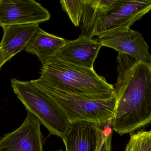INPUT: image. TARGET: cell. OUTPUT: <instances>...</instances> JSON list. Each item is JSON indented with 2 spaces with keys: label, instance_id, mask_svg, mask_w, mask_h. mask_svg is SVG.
I'll return each instance as SVG.
<instances>
[{
  "label": "cell",
  "instance_id": "cell-2",
  "mask_svg": "<svg viewBox=\"0 0 151 151\" xmlns=\"http://www.w3.org/2000/svg\"><path fill=\"white\" fill-rule=\"evenodd\" d=\"M41 76L52 85L70 93L99 99L114 97V87L94 69L76 66L53 56L42 63Z\"/></svg>",
  "mask_w": 151,
  "mask_h": 151
},
{
  "label": "cell",
  "instance_id": "cell-17",
  "mask_svg": "<svg viewBox=\"0 0 151 151\" xmlns=\"http://www.w3.org/2000/svg\"><path fill=\"white\" fill-rule=\"evenodd\" d=\"M99 141H100V138L99 139V143H98V147H97V151H98V149H99Z\"/></svg>",
  "mask_w": 151,
  "mask_h": 151
},
{
  "label": "cell",
  "instance_id": "cell-5",
  "mask_svg": "<svg viewBox=\"0 0 151 151\" xmlns=\"http://www.w3.org/2000/svg\"><path fill=\"white\" fill-rule=\"evenodd\" d=\"M151 9V0H114L97 16L88 37L101 40L129 29Z\"/></svg>",
  "mask_w": 151,
  "mask_h": 151
},
{
  "label": "cell",
  "instance_id": "cell-6",
  "mask_svg": "<svg viewBox=\"0 0 151 151\" xmlns=\"http://www.w3.org/2000/svg\"><path fill=\"white\" fill-rule=\"evenodd\" d=\"M51 14L33 0H0V26L39 24L47 22Z\"/></svg>",
  "mask_w": 151,
  "mask_h": 151
},
{
  "label": "cell",
  "instance_id": "cell-4",
  "mask_svg": "<svg viewBox=\"0 0 151 151\" xmlns=\"http://www.w3.org/2000/svg\"><path fill=\"white\" fill-rule=\"evenodd\" d=\"M11 83L14 92L27 111L34 114L50 134L62 139L68 132L70 123L56 103L32 80L21 81L12 78Z\"/></svg>",
  "mask_w": 151,
  "mask_h": 151
},
{
  "label": "cell",
  "instance_id": "cell-1",
  "mask_svg": "<svg viewBox=\"0 0 151 151\" xmlns=\"http://www.w3.org/2000/svg\"><path fill=\"white\" fill-rule=\"evenodd\" d=\"M115 103L109 123L122 135L132 133L151 122V64L118 53Z\"/></svg>",
  "mask_w": 151,
  "mask_h": 151
},
{
  "label": "cell",
  "instance_id": "cell-16",
  "mask_svg": "<svg viewBox=\"0 0 151 151\" xmlns=\"http://www.w3.org/2000/svg\"><path fill=\"white\" fill-rule=\"evenodd\" d=\"M8 61L5 55V53L1 47H0V69L5 63Z\"/></svg>",
  "mask_w": 151,
  "mask_h": 151
},
{
  "label": "cell",
  "instance_id": "cell-18",
  "mask_svg": "<svg viewBox=\"0 0 151 151\" xmlns=\"http://www.w3.org/2000/svg\"><path fill=\"white\" fill-rule=\"evenodd\" d=\"M61 151V150H60V151Z\"/></svg>",
  "mask_w": 151,
  "mask_h": 151
},
{
  "label": "cell",
  "instance_id": "cell-9",
  "mask_svg": "<svg viewBox=\"0 0 151 151\" xmlns=\"http://www.w3.org/2000/svg\"><path fill=\"white\" fill-rule=\"evenodd\" d=\"M99 41L102 47H110L118 53L126 55L136 60L151 64L149 47L142 34L137 31L129 29Z\"/></svg>",
  "mask_w": 151,
  "mask_h": 151
},
{
  "label": "cell",
  "instance_id": "cell-14",
  "mask_svg": "<svg viewBox=\"0 0 151 151\" xmlns=\"http://www.w3.org/2000/svg\"><path fill=\"white\" fill-rule=\"evenodd\" d=\"M60 3L71 22L76 27L80 26L84 9V0H61Z\"/></svg>",
  "mask_w": 151,
  "mask_h": 151
},
{
  "label": "cell",
  "instance_id": "cell-3",
  "mask_svg": "<svg viewBox=\"0 0 151 151\" xmlns=\"http://www.w3.org/2000/svg\"><path fill=\"white\" fill-rule=\"evenodd\" d=\"M61 109L70 123L88 122L101 127L108 125L114 113L115 97L99 99L62 91L40 76L32 80Z\"/></svg>",
  "mask_w": 151,
  "mask_h": 151
},
{
  "label": "cell",
  "instance_id": "cell-12",
  "mask_svg": "<svg viewBox=\"0 0 151 151\" xmlns=\"http://www.w3.org/2000/svg\"><path fill=\"white\" fill-rule=\"evenodd\" d=\"M68 40L47 33L39 27L24 50L27 52L37 55L42 63L53 56Z\"/></svg>",
  "mask_w": 151,
  "mask_h": 151
},
{
  "label": "cell",
  "instance_id": "cell-11",
  "mask_svg": "<svg viewBox=\"0 0 151 151\" xmlns=\"http://www.w3.org/2000/svg\"><path fill=\"white\" fill-rule=\"evenodd\" d=\"M39 24H14L2 27L3 36L0 47L7 61L25 49L26 45L39 28Z\"/></svg>",
  "mask_w": 151,
  "mask_h": 151
},
{
  "label": "cell",
  "instance_id": "cell-7",
  "mask_svg": "<svg viewBox=\"0 0 151 151\" xmlns=\"http://www.w3.org/2000/svg\"><path fill=\"white\" fill-rule=\"evenodd\" d=\"M41 124L29 111L18 129L0 139V151H43Z\"/></svg>",
  "mask_w": 151,
  "mask_h": 151
},
{
  "label": "cell",
  "instance_id": "cell-13",
  "mask_svg": "<svg viewBox=\"0 0 151 151\" xmlns=\"http://www.w3.org/2000/svg\"><path fill=\"white\" fill-rule=\"evenodd\" d=\"M130 136L125 151H151V131H139Z\"/></svg>",
  "mask_w": 151,
  "mask_h": 151
},
{
  "label": "cell",
  "instance_id": "cell-10",
  "mask_svg": "<svg viewBox=\"0 0 151 151\" xmlns=\"http://www.w3.org/2000/svg\"><path fill=\"white\" fill-rule=\"evenodd\" d=\"M101 127L88 122L71 123L62 139L66 151H97Z\"/></svg>",
  "mask_w": 151,
  "mask_h": 151
},
{
  "label": "cell",
  "instance_id": "cell-15",
  "mask_svg": "<svg viewBox=\"0 0 151 151\" xmlns=\"http://www.w3.org/2000/svg\"><path fill=\"white\" fill-rule=\"evenodd\" d=\"M112 135V132L107 134L101 132L98 151H111Z\"/></svg>",
  "mask_w": 151,
  "mask_h": 151
},
{
  "label": "cell",
  "instance_id": "cell-8",
  "mask_svg": "<svg viewBox=\"0 0 151 151\" xmlns=\"http://www.w3.org/2000/svg\"><path fill=\"white\" fill-rule=\"evenodd\" d=\"M102 47L99 40L80 35L75 40H68L53 56L76 66L94 69V62Z\"/></svg>",
  "mask_w": 151,
  "mask_h": 151
}]
</instances>
